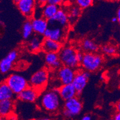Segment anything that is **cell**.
<instances>
[{
	"label": "cell",
	"instance_id": "6da1fadb",
	"mask_svg": "<svg viewBox=\"0 0 120 120\" xmlns=\"http://www.w3.org/2000/svg\"><path fill=\"white\" fill-rule=\"evenodd\" d=\"M38 99L41 108L49 113H56L59 111L62 105L63 100L56 88L44 90L40 93Z\"/></svg>",
	"mask_w": 120,
	"mask_h": 120
},
{
	"label": "cell",
	"instance_id": "7a4b0ae2",
	"mask_svg": "<svg viewBox=\"0 0 120 120\" xmlns=\"http://www.w3.org/2000/svg\"><path fill=\"white\" fill-rule=\"evenodd\" d=\"M77 52L74 47L71 45L62 47L58 53L62 65L74 69L78 67L79 62L77 57Z\"/></svg>",
	"mask_w": 120,
	"mask_h": 120
},
{
	"label": "cell",
	"instance_id": "3957f363",
	"mask_svg": "<svg viewBox=\"0 0 120 120\" xmlns=\"http://www.w3.org/2000/svg\"><path fill=\"white\" fill-rule=\"evenodd\" d=\"M103 62V57L96 53H84L81 65L86 71L88 72H95L98 70Z\"/></svg>",
	"mask_w": 120,
	"mask_h": 120
},
{
	"label": "cell",
	"instance_id": "277c9868",
	"mask_svg": "<svg viewBox=\"0 0 120 120\" xmlns=\"http://www.w3.org/2000/svg\"><path fill=\"white\" fill-rule=\"evenodd\" d=\"M5 82L16 95L29 87V81L22 75L18 73H13L7 78Z\"/></svg>",
	"mask_w": 120,
	"mask_h": 120
},
{
	"label": "cell",
	"instance_id": "5b68a950",
	"mask_svg": "<svg viewBox=\"0 0 120 120\" xmlns=\"http://www.w3.org/2000/svg\"><path fill=\"white\" fill-rule=\"evenodd\" d=\"M49 71L45 68L39 69L34 73L30 77L29 81V84L41 92L44 90L47 86L49 81Z\"/></svg>",
	"mask_w": 120,
	"mask_h": 120
},
{
	"label": "cell",
	"instance_id": "8992f818",
	"mask_svg": "<svg viewBox=\"0 0 120 120\" xmlns=\"http://www.w3.org/2000/svg\"><path fill=\"white\" fill-rule=\"evenodd\" d=\"M82 103L77 97L65 101L63 115L67 118H72L79 115L82 109Z\"/></svg>",
	"mask_w": 120,
	"mask_h": 120
},
{
	"label": "cell",
	"instance_id": "52a82bcc",
	"mask_svg": "<svg viewBox=\"0 0 120 120\" xmlns=\"http://www.w3.org/2000/svg\"><path fill=\"white\" fill-rule=\"evenodd\" d=\"M76 71L74 69L65 66H62L57 70L56 77L59 82L62 85L72 84Z\"/></svg>",
	"mask_w": 120,
	"mask_h": 120
},
{
	"label": "cell",
	"instance_id": "ba28073f",
	"mask_svg": "<svg viewBox=\"0 0 120 120\" xmlns=\"http://www.w3.org/2000/svg\"><path fill=\"white\" fill-rule=\"evenodd\" d=\"M90 77V72L84 70L76 72L72 84L78 94L81 93L86 88Z\"/></svg>",
	"mask_w": 120,
	"mask_h": 120
},
{
	"label": "cell",
	"instance_id": "9c48e42d",
	"mask_svg": "<svg viewBox=\"0 0 120 120\" xmlns=\"http://www.w3.org/2000/svg\"><path fill=\"white\" fill-rule=\"evenodd\" d=\"M43 35L45 38L50 39L61 43L65 37V31L62 27L57 25H49V27Z\"/></svg>",
	"mask_w": 120,
	"mask_h": 120
},
{
	"label": "cell",
	"instance_id": "30bf717a",
	"mask_svg": "<svg viewBox=\"0 0 120 120\" xmlns=\"http://www.w3.org/2000/svg\"><path fill=\"white\" fill-rule=\"evenodd\" d=\"M41 93L40 91L35 89L32 87H27L26 89L23 90L21 93L17 94V99L19 100L26 103H34L38 99L40 94Z\"/></svg>",
	"mask_w": 120,
	"mask_h": 120
},
{
	"label": "cell",
	"instance_id": "8fae6325",
	"mask_svg": "<svg viewBox=\"0 0 120 120\" xmlns=\"http://www.w3.org/2000/svg\"><path fill=\"white\" fill-rule=\"evenodd\" d=\"M18 57L16 50H13L0 61V72L5 74L11 70L15 62Z\"/></svg>",
	"mask_w": 120,
	"mask_h": 120
},
{
	"label": "cell",
	"instance_id": "7c38bea8",
	"mask_svg": "<svg viewBox=\"0 0 120 120\" xmlns=\"http://www.w3.org/2000/svg\"><path fill=\"white\" fill-rule=\"evenodd\" d=\"M35 6V0H20L17 4V7L20 13L28 18L34 16Z\"/></svg>",
	"mask_w": 120,
	"mask_h": 120
},
{
	"label": "cell",
	"instance_id": "4fadbf2b",
	"mask_svg": "<svg viewBox=\"0 0 120 120\" xmlns=\"http://www.w3.org/2000/svg\"><path fill=\"white\" fill-rule=\"evenodd\" d=\"M57 91L61 99L64 102L77 97L78 94L72 84L62 85L57 88Z\"/></svg>",
	"mask_w": 120,
	"mask_h": 120
},
{
	"label": "cell",
	"instance_id": "5bb4252c",
	"mask_svg": "<svg viewBox=\"0 0 120 120\" xmlns=\"http://www.w3.org/2000/svg\"><path fill=\"white\" fill-rule=\"evenodd\" d=\"M30 22L34 32L38 35H43L49 27V21L42 17H34Z\"/></svg>",
	"mask_w": 120,
	"mask_h": 120
},
{
	"label": "cell",
	"instance_id": "9a60e30c",
	"mask_svg": "<svg viewBox=\"0 0 120 120\" xmlns=\"http://www.w3.org/2000/svg\"><path fill=\"white\" fill-rule=\"evenodd\" d=\"M49 22V25H57L64 28L69 23L68 15L64 10L59 9L54 17Z\"/></svg>",
	"mask_w": 120,
	"mask_h": 120
},
{
	"label": "cell",
	"instance_id": "2e32d148",
	"mask_svg": "<svg viewBox=\"0 0 120 120\" xmlns=\"http://www.w3.org/2000/svg\"><path fill=\"white\" fill-rule=\"evenodd\" d=\"M44 61L47 66L53 70H57L62 65L57 53H46L44 56Z\"/></svg>",
	"mask_w": 120,
	"mask_h": 120
},
{
	"label": "cell",
	"instance_id": "e0dca14e",
	"mask_svg": "<svg viewBox=\"0 0 120 120\" xmlns=\"http://www.w3.org/2000/svg\"><path fill=\"white\" fill-rule=\"evenodd\" d=\"M62 43L48 38L42 40L41 50L46 53H58L62 49Z\"/></svg>",
	"mask_w": 120,
	"mask_h": 120
},
{
	"label": "cell",
	"instance_id": "ac0fdd59",
	"mask_svg": "<svg viewBox=\"0 0 120 120\" xmlns=\"http://www.w3.org/2000/svg\"><path fill=\"white\" fill-rule=\"evenodd\" d=\"M15 103L13 100H3L0 102V116L6 118L11 114L14 109Z\"/></svg>",
	"mask_w": 120,
	"mask_h": 120
},
{
	"label": "cell",
	"instance_id": "d6986e66",
	"mask_svg": "<svg viewBox=\"0 0 120 120\" xmlns=\"http://www.w3.org/2000/svg\"><path fill=\"white\" fill-rule=\"evenodd\" d=\"M59 9V6L57 5L47 3L42 7V17L49 21L54 17Z\"/></svg>",
	"mask_w": 120,
	"mask_h": 120
},
{
	"label": "cell",
	"instance_id": "ffe728a7",
	"mask_svg": "<svg viewBox=\"0 0 120 120\" xmlns=\"http://www.w3.org/2000/svg\"><path fill=\"white\" fill-rule=\"evenodd\" d=\"M15 95L5 81L0 83V102L3 100H13Z\"/></svg>",
	"mask_w": 120,
	"mask_h": 120
},
{
	"label": "cell",
	"instance_id": "44dd1931",
	"mask_svg": "<svg viewBox=\"0 0 120 120\" xmlns=\"http://www.w3.org/2000/svg\"><path fill=\"white\" fill-rule=\"evenodd\" d=\"M42 40H43L39 35L32 37L28 45V48L29 51L34 53L40 52L42 47Z\"/></svg>",
	"mask_w": 120,
	"mask_h": 120
},
{
	"label": "cell",
	"instance_id": "7402d4cb",
	"mask_svg": "<svg viewBox=\"0 0 120 120\" xmlns=\"http://www.w3.org/2000/svg\"><path fill=\"white\" fill-rule=\"evenodd\" d=\"M81 47L86 53H96L99 49L98 44L92 40L88 38L82 41Z\"/></svg>",
	"mask_w": 120,
	"mask_h": 120
},
{
	"label": "cell",
	"instance_id": "603a6c76",
	"mask_svg": "<svg viewBox=\"0 0 120 120\" xmlns=\"http://www.w3.org/2000/svg\"><path fill=\"white\" fill-rule=\"evenodd\" d=\"M34 33V30L32 29V25L30 20H26L23 25L22 34L23 39L25 40H28L31 38Z\"/></svg>",
	"mask_w": 120,
	"mask_h": 120
},
{
	"label": "cell",
	"instance_id": "cb8c5ba5",
	"mask_svg": "<svg viewBox=\"0 0 120 120\" xmlns=\"http://www.w3.org/2000/svg\"><path fill=\"white\" fill-rule=\"evenodd\" d=\"M81 10L77 6L72 7L69 10L68 15L69 22H74L80 16Z\"/></svg>",
	"mask_w": 120,
	"mask_h": 120
},
{
	"label": "cell",
	"instance_id": "d4e9b609",
	"mask_svg": "<svg viewBox=\"0 0 120 120\" xmlns=\"http://www.w3.org/2000/svg\"><path fill=\"white\" fill-rule=\"evenodd\" d=\"M102 52L106 55L113 56L117 52L116 47L111 44L105 45L102 47Z\"/></svg>",
	"mask_w": 120,
	"mask_h": 120
},
{
	"label": "cell",
	"instance_id": "484cf974",
	"mask_svg": "<svg viewBox=\"0 0 120 120\" xmlns=\"http://www.w3.org/2000/svg\"><path fill=\"white\" fill-rule=\"evenodd\" d=\"M94 0H75L77 7L81 10L86 9L93 4Z\"/></svg>",
	"mask_w": 120,
	"mask_h": 120
},
{
	"label": "cell",
	"instance_id": "4316f807",
	"mask_svg": "<svg viewBox=\"0 0 120 120\" xmlns=\"http://www.w3.org/2000/svg\"><path fill=\"white\" fill-rule=\"evenodd\" d=\"M64 0H47L48 4H53V5H56L58 6L59 4H60L62 3Z\"/></svg>",
	"mask_w": 120,
	"mask_h": 120
},
{
	"label": "cell",
	"instance_id": "83f0119b",
	"mask_svg": "<svg viewBox=\"0 0 120 120\" xmlns=\"http://www.w3.org/2000/svg\"><path fill=\"white\" fill-rule=\"evenodd\" d=\"M83 55L84 53L81 52H77V59H78V62H79V64L81 62L82 59V57H83Z\"/></svg>",
	"mask_w": 120,
	"mask_h": 120
},
{
	"label": "cell",
	"instance_id": "f1b7e54d",
	"mask_svg": "<svg viewBox=\"0 0 120 120\" xmlns=\"http://www.w3.org/2000/svg\"><path fill=\"white\" fill-rule=\"evenodd\" d=\"M38 3L40 5H42L43 7L44 5L47 4V0H38Z\"/></svg>",
	"mask_w": 120,
	"mask_h": 120
},
{
	"label": "cell",
	"instance_id": "f546056e",
	"mask_svg": "<svg viewBox=\"0 0 120 120\" xmlns=\"http://www.w3.org/2000/svg\"><path fill=\"white\" fill-rule=\"evenodd\" d=\"M113 120H120V112H118L116 113L113 117Z\"/></svg>",
	"mask_w": 120,
	"mask_h": 120
},
{
	"label": "cell",
	"instance_id": "4dcf8cb0",
	"mask_svg": "<svg viewBox=\"0 0 120 120\" xmlns=\"http://www.w3.org/2000/svg\"><path fill=\"white\" fill-rule=\"evenodd\" d=\"M81 120H91V117L89 115H86L82 118Z\"/></svg>",
	"mask_w": 120,
	"mask_h": 120
},
{
	"label": "cell",
	"instance_id": "1f68e13d",
	"mask_svg": "<svg viewBox=\"0 0 120 120\" xmlns=\"http://www.w3.org/2000/svg\"><path fill=\"white\" fill-rule=\"evenodd\" d=\"M116 17L118 19V22H120V8H118L116 11Z\"/></svg>",
	"mask_w": 120,
	"mask_h": 120
},
{
	"label": "cell",
	"instance_id": "d6a6232c",
	"mask_svg": "<svg viewBox=\"0 0 120 120\" xmlns=\"http://www.w3.org/2000/svg\"><path fill=\"white\" fill-rule=\"evenodd\" d=\"M34 120H50L49 118L47 117H43V118H38V119H35Z\"/></svg>",
	"mask_w": 120,
	"mask_h": 120
},
{
	"label": "cell",
	"instance_id": "836d02e7",
	"mask_svg": "<svg viewBox=\"0 0 120 120\" xmlns=\"http://www.w3.org/2000/svg\"><path fill=\"white\" fill-rule=\"evenodd\" d=\"M112 22L113 23H116V22H118V19H117V18H116V17H112Z\"/></svg>",
	"mask_w": 120,
	"mask_h": 120
},
{
	"label": "cell",
	"instance_id": "e575fe53",
	"mask_svg": "<svg viewBox=\"0 0 120 120\" xmlns=\"http://www.w3.org/2000/svg\"><path fill=\"white\" fill-rule=\"evenodd\" d=\"M116 108H118V112H120V103H118V106H116Z\"/></svg>",
	"mask_w": 120,
	"mask_h": 120
},
{
	"label": "cell",
	"instance_id": "d590c367",
	"mask_svg": "<svg viewBox=\"0 0 120 120\" xmlns=\"http://www.w3.org/2000/svg\"><path fill=\"white\" fill-rule=\"evenodd\" d=\"M20 1V0H13V1L14 2V3H15V4H17Z\"/></svg>",
	"mask_w": 120,
	"mask_h": 120
},
{
	"label": "cell",
	"instance_id": "8d00e7d4",
	"mask_svg": "<svg viewBox=\"0 0 120 120\" xmlns=\"http://www.w3.org/2000/svg\"><path fill=\"white\" fill-rule=\"evenodd\" d=\"M0 120H5V118L2 117V116H0Z\"/></svg>",
	"mask_w": 120,
	"mask_h": 120
},
{
	"label": "cell",
	"instance_id": "74e56055",
	"mask_svg": "<svg viewBox=\"0 0 120 120\" xmlns=\"http://www.w3.org/2000/svg\"><path fill=\"white\" fill-rule=\"evenodd\" d=\"M114 120L113 119H111V120Z\"/></svg>",
	"mask_w": 120,
	"mask_h": 120
}]
</instances>
